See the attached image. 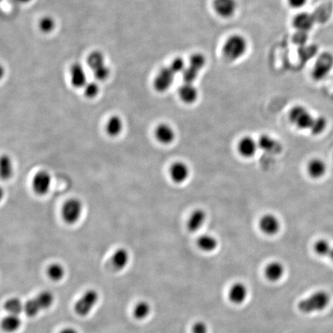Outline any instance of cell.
Instances as JSON below:
<instances>
[{
    "mask_svg": "<svg viewBox=\"0 0 333 333\" xmlns=\"http://www.w3.org/2000/svg\"><path fill=\"white\" fill-rule=\"evenodd\" d=\"M98 299V293L96 291L93 289L87 291L75 304L74 310L76 313L80 316H87L93 310Z\"/></svg>",
    "mask_w": 333,
    "mask_h": 333,
    "instance_id": "obj_5",
    "label": "cell"
},
{
    "mask_svg": "<svg viewBox=\"0 0 333 333\" xmlns=\"http://www.w3.org/2000/svg\"><path fill=\"white\" fill-rule=\"evenodd\" d=\"M328 257L333 261V246L331 248V251H330L329 254H328Z\"/></svg>",
    "mask_w": 333,
    "mask_h": 333,
    "instance_id": "obj_44",
    "label": "cell"
},
{
    "mask_svg": "<svg viewBox=\"0 0 333 333\" xmlns=\"http://www.w3.org/2000/svg\"><path fill=\"white\" fill-rule=\"evenodd\" d=\"M124 129V121L121 117L114 115L108 119L106 124V131L110 137H118Z\"/></svg>",
    "mask_w": 333,
    "mask_h": 333,
    "instance_id": "obj_25",
    "label": "cell"
},
{
    "mask_svg": "<svg viewBox=\"0 0 333 333\" xmlns=\"http://www.w3.org/2000/svg\"><path fill=\"white\" fill-rule=\"evenodd\" d=\"M71 82L75 88H83L87 83V74L83 66L75 64L71 68Z\"/></svg>",
    "mask_w": 333,
    "mask_h": 333,
    "instance_id": "obj_18",
    "label": "cell"
},
{
    "mask_svg": "<svg viewBox=\"0 0 333 333\" xmlns=\"http://www.w3.org/2000/svg\"><path fill=\"white\" fill-rule=\"evenodd\" d=\"M130 261V254L125 248H118L111 258V264L118 271L124 269Z\"/></svg>",
    "mask_w": 333,
    "mask_h": 333,
    "instance_id": "obj_21",
    "label": "cell"
},
{
    "mask_svg": "<svg viewBox=\"0 0 333 333\" xmlns=\"http://www.w3.org/2000/svg\"><path fill=\"white\" fill-rule=\"evenodd\" d=\"M22 320L19 315H10L3 318L1 322V328L7 332H14L21 326Z\"/></svg>",
    "mask_w": 333,
    "mask_h": 333,
    "instance_id": "obj_26",
    "label": "cell"
},
{
    "mask_svg": "<svg viewBox=\"0 0 333 333\" xmlns=\"http://www.w3.org/2000/svg\"><path fill=\"white\" fill-rule=\"evenodd\" d=\"M313 25L314 20L312 16L305 12L296 15L293 20V26L299 31H309L312 29Z\"/></svg>",
    "mask_w": 333,
    "mask_h": 333,
    "instance_id": "obj_22",
    "label": "cell"
},
{
    "mask_svg": "<svg viewBox=\"0 0 333 333\" xmlns=\"http://www.w3.org/2000/svg\"><path fill=\"white\" fill-rule=\"evenodd\" d=\"M331 248L332 246L326 239H318L313 245L314 252L322 257H328Z\"/></svg>",
    "mask_w": 333,
    "mask_h": 333,
    "instance_id": "obj_32",
    "label": "cell"
},
{
    "mask_svg": "<svg viewBox=\"0 0 333 333\" xmlns=\"http://www.w3.org/2000/svg\"><path fill=\"white\" fill-rule=\"evenodd\" d=\"M258 144L260 149L271 154H280L283 150L281 143L268 134L261 135L258 139Z\"/></svg>",
    "mask_w": 333,
    "mask_h": 333,
    "instance_id": "obj_16",
    "label": "cell"
},
{
    "mask_svg": "<svg viewBox=\"0 0 333 333\" xmlns=\"http://www.w3.org/2000/svg\"><path fill=\"white\" fill-rule=\"evenodd\" d=\"M289 121L298 129L310 130L315 117L310 111L302 105H296L289 111Z\"/></svg>",
    "mask_w": 333,
    "mask_h": 333,
    "instance_id": "obj_3",
    "label": "cell"
},
{
    "mask_svg": "<svg viewBox=\"0 0 333 333\" xmlns=\"http://www.w3.org/2000/svg\"><path fill=\"white\" fill-rule=\"evenodd\" d=\"M206 64L205 58L202 54H193L190 58L189 66L193 68L196 69L197 71H200L204 67Z\"/></svg>",
    "mask_w": 333,
    "mask_h": 333,
    "instance_id": "obj_34",
    "label": "cell"
},
{
    "mask_svg": "<svg viewBox=\"0 0 333 333\" xmlns=\"http://www.w3.org/2000/svg\"><path fill=\"white\" fill-rule=\"evenodd\" d=\"M87 64H88L89 67L91 69L92 71L101 68V67L106 66L104 56L102 52L95 51V52L90 53L88 58H87Z\"/></svg>",
    "mask_w": 333,
    "mask_h": 333,
    "instance_id": "obj_29",
    "label": "cell"
},
{
    "mask_svg": "<svg viewBox=\"0 0 333 333\" xmlns=\"http://www.w3.org/2000/svg\"><path fill=\"white\" fill-rule=\"evenodd\" d=\"M4 75H5V70H4V67L0 64V80H2Z\"/></svg>",
    "mask_w": 333,
    "mask_h": 333,
    "instance_id": "obj_42",
    "label": "cell"
},
{
    "mask_svg": "<svg viewBox=\"0 0 333 333\" xmlns=\"http://www.w3.org/2000/svg\"><path fill=\"white\" fill-rule=\"evenodd\" d=\"M4 197V191L1 187H0V201H2Z\"/></svg>",
    "mask_w": 333,
    "mask_h": 333,
    "instance_id": "obj_43",
    "label": "cell"
},
{
    "mask_svg": "<svg viewBox=\"0 0 333 333\" xmlns=\"http://www.w3.org/2000/svg\"><path fill=\"white\" fill-rule=\"evenodd\" d=\"M14 166L11 157L7 154L0 156V178L4 181L10 180L13 177Z\"/></svg>",
    "mask_w": 333,
    "mask_h": 333,
    "instance_id": "obj_24",
    "label": "cell"
},
{
    "mask_svg": "<svg viewBox=\"0 0 333 333\" xmlns=\"http://www.w3.org/2000/svg\"><path fill=\"white\" fill-rule=\"evenodd\" d=\"M4 309L10 315H19L24 310V305L17 298H12L4 304Z\"/></svg>",
    "mask_w": 333,
    "mask_h": 333,
    "instance_id": "obj_30",
    "label": "cell"
},
{
    "mask_svg": "<svg viewBox=\"0 0 333 333\" xmlns=\"http://www.w3.org/2000/svg\"><path fill=\"white\" fill-rule=\"evenodd\" d=\"M330 296L325 291H318L309 297L302 299L298 304V308L302 313L320 312L328 306Z\"/></svg>",
    "mask_w": 333,
    "mask_h": 333,
    "instance_id": "obj_1",
    "label": "cell"
},
{
    "mask_svg": "<svg viewBox=\"0 0 333 333\" xmlns=\"http://www.w3.org/2000/svg\"><path fill=\"white\" fill-rule=\"evenodd\" d=\"M47 274L49 279L54 282H59L63 280L65 274L64 266L58 263L51 264L47 268Z\"/></svg>",
    "mask_w": 333,
    "mask_h": 333,
    "instance_id": "obj_31",
    "label": "cell"
},
{
    "mask_svg": "<svg viewBox=\"0 0 333 333\" xmlns=\"http://www.w3.org/2000/svg\"><path fill=\"white\" fill-rule=\"evenodd\" d=\"M259 229L265 235L273 236L281 230V222L276 215L268 213L260 218Z\"/></svg>",
    "mask_w": 333,
    "mask_h": 333,
    "instance_id": "obj_8",
    "label": "cell"
},
{
    "mask_svg": "<svg viewBox=\"0 0 333 333\" xmlns=\"http://www.w3.org/2000/svg\"><path fill=\"white\" fill-rule=\"evenodd\" d=\"M179 97L184 103L191 104L198 98V91L193 83H185L178 90Z\"/></svg>",
    "mask_w": 333,
    "mask_h": 333,
    "instance_id": "obj_20",
    "label": "cell"
},
{
    "mask_svg": "<svg viewBox=\"0 0 333 333\" xmlns=\"http://www.w3.org/2000/svg\"><path fill=\"white\" fill-rule=\"evenodd\" d=\"M248 43L244 36L241 35H232L228 38L223 46V54L228 61H235L240 59L245 53Z\"/></svg>",
    "mask_w": 333,
    "mask_h": 333,
    "instance_id": "obj_2",
    "label": "cell"
},
{
    "mask_svg": "<svg viewBox=\"0 0 333 333\" xmlns=\"http://www.w3.org/2000/svg\"><path fill=\"white\" fill-rule=\"evenodd\" d=\"M259 148L258 141H255L253 137L245 136L240 139L238 143V151L239 154L245 158H251L256 154L257 150Z\"/></svg>",
    "mask_w": 333,
    "mask_h": 333,
    "instance_id": "obj_13",
    "label": "cell"
},
{
    "mask_svg": "<svg viewBox=\"0 0 333 333\" xmlns=\"http://www.w3.org/2000/svg\"><path fill=\"white\" fill-rule=\"evenodd\" d=\"M39 29L44 33L52 32L55 28V21L49 17H45L41 19L39 23Z\"/></svg>",
    "mask_w": 333,
    "mask_h": 333,
    "instance_id": "obj_35",
    "label": "cell"
},
{
    "mask_svg": "<svg viewBox=\"0 0 333 333\" xmlns=\"http://www.w3.org/2000/svg\"><path fill=\"white\" fill-rule=\"evenodd\" d=\"M199 249H201L202 252H214L217 249L218 246V242L217 239H216L213 235H209V234H204L198 238V242H197Z\"/></svg>",
    "mask_w": 333,
    "mask_h": 333,
    "instance_id": "obj_23",
    "label": "cell"
},
{
    "mask_svg": "<svg viewBox=\"0 0 333 333\" xmlns=\"http://www.w3.org/2000/svg\"><path fill=\"white\" fill-rule=\"evenodd\" d=\"M333 66L332 56L325 53L321 56L314 66L312 76L314 80H320L325 78L331 70Z\"/></svg>",
    "mask_w": 333,
    "mask_h": 333,
    "instance_id": "obj_7",
    "label": "cell"
},
{
    "mask_svg": "<svg viewBox=\"0 0 333 333\" xmlns=\"http://www.w3.org/2000/svg\"><path fill=\"white\" fill-rule=\"evenodd\" d=\"M151 312V305L147 301L137 302L133 309V315L137 320H144Z\"/></svg>",
    "mask_w": 333,
    "mask_h": 333,
    "instance_id": "obj_27",
    "label": "cell"
},
{
    "mask_svg": "<svg viewBox=\"0 0 333 333\" xmlns=\"http://www.w3.org/2000/svg\"><path fill=\"white\" fill-rule=\"evenodd\" d=\"M60 333H78L77 332V330L74 329L72 328H64V330L61 331Z\"/></svg>",
    "mask_w": 333,
    "mask_h": 333,
    "instance_id": "obj_41",
    "label": "cell"
},
{
    "mask_svg": "<svg viewBox=\"0 0 333 333\" xmlns=\"http://www.w3.org/2000/svg\"><path fill=\"white\" fill-rule=\"evenodd\" d=\"M169 175L175 183H185L190 176L189 166L183 161L175 162L171 165Z\"/></svg>",
    "mask_w": 333,
    "mask_h": 333,
    "instance_id": "obj_11",
    "label": "cell"
},
{
    "mask_svg": "<svg viewBox=\"0 0 333 333\" xmlns=\"http://www.w3.org/2000/svg\"><path fill=\"white\" fill-rule=\"evenodd\" d=\"M327 128V120L323 117H315L313 124L311 127L310 130L314 135H319L325 131Z\"/></svg>",
    "mask_w": 333,
    "mask_h": 333,
    "instance_id": "obj_33",
    "label": "cell"
},
{
    "mask_svg": "<svg viewBox=\"0 0 333 333\" xmlns=\"http://www.w3.org/2000/svg\"><path fill=\"white\" fill-rule=\"evenodd\" d=\"M264 274L268 281L276 283L281 280L284 276L285 266L280 261H271L265 266Z\"/></svg>",
    "mask_w": 333,
    "mask_h": 333,
    "instance_id": "obj_17",
    "label": "cell"
},
{
    "mask_svg": "<svg viewBox=\"0 0 333 333\" xmlns=\"http://www.w3.org/2000/svg\"><path fill=\"white\" fill-rule=\"evenodd\" d=\"M18 1L20 3H28L30 2V0H18Z\"/></svg>",
    "mask_w": 333,
    "mask_h": 333,
    "instance_id": "obj_45",
    "label": "cell"
},
{
    "mask_svg": "<svg viewBox=\"0 0 333 333\" xmlns=\"http://www.w3.org/2000/svg\"><path fill=\"white\" fill-rule=\"evenodd\" d=\"M169 67H170V68L172 69V71H173L175 74H178V73H183V71H185V69L186 68L185 61H184L182 58H180L174 60Z\"/></svg>",
    "mask_w": 333,
    "mask_h": 333,
    "instance_id": "obj_38",
    "label": "cell"
},
{
    "mask_svg": "<svg viewBox=\"0 0 333 333\" xmlns=\"http://www.w3.org/2000/svg\"><path fill=\"white\" fill-rule=\"evenodd\" d=\"M35 302L37 305L39 311L46 310L52 306L54 302V296L50 292L44 291L39 293L36 298H34Z\"/></svg>",
    "mask_w": 333,
    "mask_h": 333,
    "instance_id": "obj_28",
    "label": "cell"
},
{
    "mask_svg": "<svg viewBox=\"0 0 333 333\" xmlns=\"http://www.w3.org/2000/svg\"><path fill=\"white\" fill-rule=\"evenodd\" d=\"M83 93L87 98H94L95 96L98 95L100 92V87L95 82L87 83L85 87H83Z\"/></svg>",
    "mask_w": 333,
    "mask_h": 333,
    "instance_id": "obj_36",
    "label": "cell"
},
{
    "mask_svg": "<svg viewBox=\"0 0 333 333\" xmlns=\"http://www.w3.org/2000/svg\"><path fill=\"white\" fill-rule=\"evenodd\" d=\"M213 8L217 15L221 17H232L237 9L236 0H214Z\"/></svg>",
    "mask_w": 333,
    "mask_h": 333,
    "instance_id": "obj_14",
    "label": "cell"
},
{
    "mask_svg": "<svg viewBox=\"0 0 333 333\" xmlns=\"http://www.w3.org/2000/svg\"><path fill=\"white\" fill-rule=\"evenodd\" d=\"M207 214L203 209H195L191 214L187 222V228L191 232L199 231L205 223Z\"/></svg>",
    "mask_w": 333,
    "mask_h": 333,
    "instance_id": "obj_19",
    "label": "cell"
},
{
    "mask_svg": "<svg viewBox=\"0 0 333 333\" xmlns=\"http://www.w3.org/2000/svg\"><path fill=\"white\" fill-rule=\"evenodd\" d=\"M52 184V177L46 171H39L34 175L32 182L33 191L38 195L43 196L49 192Z\"/></svg>",
    "mask_w": 333,
    "mask_h": 333,
    "instance_id": "obj_6",
    "label": "cell"
},
{
    "mask_svg": "<svg viewBox=\"0 0 333 333\" xmlns=\"http://www.w3.org/2000/svg\"><path fill=\"white\" fill-rule=\"evenodd\" d=\"M198 72L199 71H197L196 69L193 68L190 66L186 67L185 71L182 73L185 83H193V82L196 80L197 77H198Z\"/></svg>",
    "mask_w": 333,
    "mask_h": 333,
    "instance_id": "obj_37",
    "label": "cell"
},
{
    "mask_svg": "<svg viewBox=\"0 0 333 333\" xmlns=\"http://www.w3.org/2000/svg\"><path fill=\"white\" fill-rule=\"evenodd\" d=\"M289 7L293 9H301L305 7L308 0H287Z\"/></svg>",
    "mask_w": 333,
    "mask_h": 333,
    "instance_id": "obj_40",
    "label": "cell"
},
{
    "mask_svg": "<svg viewBox=\"0 0 333 333\" xmlns=\"http://www.w3.org/2000/svg\"><path fill=\"white\" fill-rule=\"evenodd\" d=\"M83 203L78 198L67 200L62 207V217L68 225L77 223L83 213Z\"/></svg>",
    "mask_w": 333,
    "mask_h": 333,
    "instance_id": "obj_4",
    "label": "cell"
},
{
    "mask_svg": "<svg viewBox=\"0 0 333 333\" xmlns=\"http://www.w3.org/2000/svg\"><path fill=\"white\" fill-rule=\"evenodd\" d=\"M248 293L249 291L248 286L245 283L236 282L229 288L228 297L232 304L242 305L248 299Z\"/></svg>",
    "mask_w": 333,
    "mask_h": 333,
    "instance_id": "obj_10",
    "label": "cell"
},
{
    "mask_svg": "<svg viewBox=\"0 0 333 333\" xmlns=\"http://www.w3.org/2000/svg\"><path fill=\"white\" fill-rule=\"evenodd\" d=\"M154 135L157 141L163 145L172 144L176 138L175 129L166 123H161L156 127Z\"/></svg>",
    "mask_w": 333,
    "mask_h": 333,
    "instance_id": "obj_12",
    "label": "cell"
},
{
    "mask_svg": "<svg viewBox=\"0 0 333 333\" xmlns=\"http://www.w3.org/2000/svg\"><path fill=\"white\" fill-rule=\"evenodd\" d=\"M209 329L207 324L202 321H198L193 325L191 333H208Z\"/></svg>",
    "mask_w": 333,
    "mask_h": 333,
    "instance_id": "obj_39",
    "label": "cell"
},
{
    "mask_svg": "<svg viewBox=\"0 0 333 333\" xmlns=\"http://www.w3.org/2000/svg\"><path fill=\"white\" fill-rule=\"evenodd\" d=\"M306 171L311 178L316 180L320 179L326 174L327 165L322 159L315 157L308 162Z\"/></svg>",
    "mask_w": 333,
    "mask_h": 333,
    "instance_id": "obj_15",
    "label": "cell"
},
{
    "mask_svg": "<svg viewBox=\"0 0 333 333\" xmlns=\"http://www.w3.org/2000/svg\"><path fill=\"white\" fill-rule=\"evenodd\" d=\"M175 75L176 74L172 71L170 67L160 69L158 74L154 78V87L155 90L160 93L169 90L173 83Z\"/></svg>",
    "mask_w": 333,
    "mask_h": 333,
    "instance_id": "obj_9",
    "label": "cell"
}]
</instances>
